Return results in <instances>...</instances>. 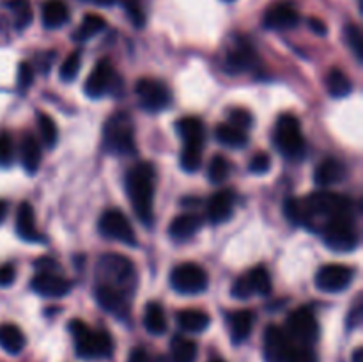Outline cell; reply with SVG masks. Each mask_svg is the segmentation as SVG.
Wrapping results in <instances>:
<instances>
[{"instance_id":"cell-40","label":"cell","mask_w":363,"mask_h":362,"mask_svg":"<svg viewBox=\"0 0 363 362\" xmlns=\"http://www.w3.org/2000/svg\"><path fill=\"white\" fill-rule=\"evenodd\" d=\"M82 67V55L80 52H73L71 55L66 57V60L62 62V66H60V78H62L64 82H71L77 78L78 71H80Z\"/></svg>"},{"instance_id":"cell-27","label":"cell","mask_w":363,"mask_h":362,"mask_svg":"<svg viewBox=\"0 0 363 362\" xmlns=\"http://www.w3.org/2000/svg\"><path fill=\"white\" fill-rule=\"evenodd\" d=\"M41 18L46 28H60L69 20V9L62 0H46L41 11Z\"/></svg>"},{"instance_id":"cell-49","label":"cell","mask_w":363,"mask_h":362,"mask_svg":"<svg viewBox=\"0 0 363 362\" xmlns=\"http://www.w3.org/2000/svg\"><path fill=\"white\" fill-rule=\"evenodd\" d=\"M362 319V307H360V298L357 300V305L353 307V311H351L350 318H347V325H350V329H354V327L360 323Z\"/></svg>"},{"instance_id":"cell-50","label":"cell","mask_w":363,"mask_h":362,"mask_svg":"<svg viewBox=\"0 0 363 362\" xmlns=\"http://www.w3.org/2000/svg\"><path fill=\"white\" fill-rule=\"evenodd\" d=\"M308 25H311V28L315 32V34H319V35L326 34L325 21H321L319 18H311V20H308Z\"/></svg>"},{"instance_id":"cell-52","label":"cell","mask_w":363,"mask_h":362,"mask_svg":"<svg viewBox=\"0 0 363 362\" xmlns=\"http://www.w3.org/2000/svg\"><path fill=\"white\" fill-rule=\"evenodd\" d=\"M362 357H363V350L362 348H357L353 353V362H362Z\"/></svg>"},{"instance_id":"cell-10","label":"cell","mask_w":363,"mask_h":362,"mask_svg":"<svg viewBox=\"0 0 363 362\" xmlns=\"http://www.w3.org/2000/svg\"><path fill=\"white\" fill-rule=\"evenodd\" d=\"M99 233L108 240L121 241L128 247H137V234L128 216L119 209H106L99 219Z\"/></svg>"},{"instance_id":"cell-11","label":"cell","mask_w":363,"mask_h":362,"mask_svg":"<svg viewBox=\"0 0 363 362\" xmlns=\"http://www.w3.org/2000/svg\"><path fill=\"white\" fill-rule=\"evenodd\" d=\"M138 103L145 112H160L172 103L170 89L155 78H140L135 85Z\"/></svg>"},{"instance_id":"cell-37","label":"cell","mask_w":363,"mask_h":362,"mask_svg":"<svg viewBox=\"0 0 363 362\" xmlns=\"http://www.w3.org/2000/svg\"><path fill=\"white\" fill-rule=\"evenodd\" d=\"M230 169H233V165H230V162L225 158V156L222 155L213 156V160L209 162V167H208L209 181L215 185L223 183V181H227V177L230 176Z\"/></svg>"},{"instance_id":"cell-21","label":"cell","mask_w":363,"mask_h":362,"mask_svg":"<svg viewBox=\"0 0 363 362\" xmlns=\"http://www.w3.org/2000/svg\"><path fill=\"white\" fill-rule=\"evenodd\" d=\"M259 57L255 53L254 46L248 43H240L234 46L227 55V67L236 73H243V71H250L257 66Z\"/></svg>"},{"instance_id":"cell-32","label":"cell","mask_w":363,"mask_h":362,"mask_svg":"<svg viewBox=\"0 0 363 362\" xmlns=\"http://www.w3.org/2000/svg\"><path fill=\"white\" fill-rule=\"evenodd\" d=\"M326 91L330 92L332 98H346L353 91V84H351L350 77L342 70L333 67L326 75Z\"/></svg>"},{"instance_id":"cell-45","label":"cell","mask_w":363,"mask_h":362,"mask_svg":"<svg viewBox=\"0 0 363 362\" xmlns=\"http://www.w3.org/2000/svg\"><path fill=\"white\" fill-rule=\"evenodd\" d=\"M286 362H318V357H315L314 351L311 350V346L294 344Z\"/></svg>"},{"instance_id":"cell-17","label":"cell","mask_w":363,"mask_h":362,"mask_svg":"<svg viewBox=\"0 0 363 362\" xmlns=\"http://www.w3.org/2000/svg\"><path fill=\"white\" fill-rule=\"evenodd\" d=\"M113 78H116V75H113L108 60H99L87 77V80H85V94L89 98H101L103 94H106L112 89Z\"/></svg>"},{"instance_id":"cell-39","label":"cell","mask_w":363,"mask_h":362,"mask_svg":"<svg viewBox=\"0 0 363 362\" xmlns=\"http://www.w3.org/2000/svg\"><path fill=\"white\" fill-rule=\"evenodd\" d=\"M344 39H346L347 46L351 48V52L354 53L358 60L362 62V57H363V38H362V31L358 25L354 23H347L344 27Z\"/></svg>"},{"instance_id":"cell-3","label":"cell","mask_w":363,"mask_h":362,"mask_svg":"<svg viewBox=\"0 0 363 362\" xmlns=\"http://www.w3.org/2000/svg\"><path fill=\"white\" fill-rule=\"evenodd\" d=\"M69 332L73 334L74 350L82 358H106L113 351V341L110 334L103 330H92L82 319H71Z\"/></svg>"},{"instance_id":"cell-9","label":"cell","mask_w":363,"mask_h":362,"mask_svg":"<svg viewBox=\"0 0 363 362\" xmlns=\"http://www.w3.org/2000/svg\"><path fill=\"white\" fill-rule=\"evenodd\" d=\"M170 286L181 295H199L208 287V273L197 263H183L170 273Z\"/></svg>"},{"instance_id":"cell-55","label":"cell","mask_w":363,"mask_h":362,"mask_svg":"<svg viewBox=\"0 0 363 362\" xmlns=\"http://www.w3.org/2000/svg\"><path fill=\"white\" fill-rule=\"evenodd\" d=\"M223 2H234V0H223Z\"/></svg>"},{"instance_id":"cell-20","label":"cell","mask_w":363,"mask_h":362,"mask_svg":"<svg viewBox=\"0 0 363 362\" xmlns=\"http://www.w3.org/2000/svg\"><path fill=\"white\" fill-rule=\"evenodd\" d=\"M177 131H179L181 138H183L184 149H195V151H202L204 148L206 130L204 124L199 117H183L177 121Z\"/></svg>"},{"instance_id":"cell-8","label":"cell","mask_w":363,"mask_h":362,"mask_svg":"<svg viewBox=\"0 0 363 362\" xmlns=\"http://www.w3.org/2000/svg\"><path fill=\"white\" fill-rule=\"evenodd\" d=\"M286 332L300 346H311L319 337L318 318L308 307L294 309L286 319Z\"/></svg>"},{"instance_id":"cell-30","label":"cell","mask_w":363,"mask_h":362,"mask_svg":"<svg viewBox=\"0 0 363 362\" xmlns=\"http://www.w3.org/2000/svg\"><path fill=\"white\" fill-rule=\"evenodd\" d=\"M144 327L152 336H162L167 330V316L162 304L158 302H149L144 311Z\"/></svg>"},{"instance_id":"cell-7","label":"cell","mask_w":363,"mask_h":362,"mask_svg":"<svg viewBox=\"0 0 363 362\" xmlns=\"http://www.w3.org/2000/svg\"><path fill=\"white\" fill-rule=\"evenodd\" d=\"M323 240L326 247L335 252H351L358 247V231L351 215L326 220L323 227Z\"/></svg>"},{"instance_id":"cell-26","label":"cell","mask_w":363,"mask_h":362,"mask_svg":"<svg viewBox=\"0 0 363 362\" xmlns=\"http://www.w3.org/2000/svg\"><path fill=\"white\" fill-rule=\"evenodd\" d=\"M176 322L184 332H204L211 323L208 312L201 311V309H183L176 314Z\"/></svg>"},{"instance_id":"cell-31","label":"cell","mask_w":363,"mask_h":362,"mask_svg":"<svg viewBox=\"0 0 363 362\" xmlns=\"http://www.w3.org/2000/svg\"><path fill=\"white\" fill-rule=\"evenodd\" d=\"M215 137L220 144L227 146V148L240 149L245 148L248 144V135L247 131L240 130V128L233 126V124H218L215 130Z\"/></svg>"},{"instance_id":"cell-44","label":"cell","mask_w":363,"mask_h":362,"mask_svg":"<svg viewBox=\"0 0 363 362\" xmlns=\"http://www.w3.org/2000/svg\"><path fill=\"white\" fill-rule=\"evenodd\" d=\"M124 7H126L128 16L133 21L135 27H144L145 14L144 11H142L140 0H124Z\"/></svg>"},{"instance_id":"cell-12","label":"cell","mask_w":363,"mask_h":362,"mask_svg":"<svg viewBox=\"0 0 363 362\" xmlns=\"http://www.w3.org/2000/svg\"><path fill=\"white\" fill-rule=\"evenodd\" d=\"M272 293V277L269 272L262 265L248 270L247 273L236 279L233 286V297L247 300L255 295H269Z\"/></svg>"},{"instance_id":"cell-25","label":"cell","mask_w":363,"mask_h":362,"mask_svg":"<svg viewBox=\"0 0 363 362\" xmlns=\"http://www.w3.org/2000/svg\"><path fill=\"white\" fill-rule=\"evenodd\" d=\"M21 165L28 174H35L41 165V146L32 133H25L20 146Z\"/></svg>"},{"instance_id":"cell-36","label":"cell","mask_w":363,"mask_h":362,"mask_svg":"<svg viewBox=\"0 0 363 362\" xmlns=\"http://www.w3.org/2000/svg\"><path fill=\"white\" fill-rule=\"evenodd\" d=\"M6 7H9L14 13V23H16L18 31L27 28L32 21V7L28 0H7Z\"/></svg>"},{"instance_id":"cell-14","label":"cell","mask_w":363,"mask_h":362,"mask_svg":"<svg viewBox=\"0 0 363 362\" xmlns=\"http://www.w3.org/2000/svg\"><path fill=\"white\" fill-rule=\"evenodd\" d=\"M293 346L294 343L282 327L269 325L266 329L264 344H262L266 362H286Z\"/></svg>"},{"instance_id":"cell-43","label":"cell","mask_w":363,"mask_h":362,"mask_svg":"<svg viewBox=\"0 0 363 362\" xmlns=\"http://www.w3.org/2000/svg\"><path fill=\"white\" fill-rule=\"evenodd\" d=\"M269 167H272V158H269L268 153L264 151L255 153V155L252 156L250 163H248V169L254 174H266L269 170Z\"/></svg>"},{"instance_id":"cell-35","label":"cell","mask_w":363,"mask_h":362,"mask_svg":"<svg viewBox=\"0 0 363 362\" xmlns=\"http://www.w3.org/2000/svg\"><path fill=\"white\" fill-rule=\"evenodd\" d=\"M105 27L106 21L103 20L99 14H87V16L84 18V21H82L80 27H78V31L73 34V38L77 39V41H87L92 35L99 34Z\"/></svg>"},{"instance_id":"cell-34","label":"cell","mask_w":363,"mask_h":362,"mask_svg":"<svg viewBox=\"0 0 363 362\" xmlns=\"http://www.w3.org/2000/svg\"><path fill=\"white\" fill-rule=\"evenodd\" d=\"M284 212H286V216L296 226H305L311 227L312 220L308 216L307 208L303 204V199H296V197H289L284 204Z\"/></svg>"},{"instance_id":"cell-53","label":"cell","mask_w":363,"mask_h":362,"mask_svg":"<svg viewBox=\"0 0 363 362\" xmlns=\"http://www.w3.org/2000/svg\"><path fill=\"white\" fill-rule=\"evenodd\" d=\"M96 4H99V6H112L113 2H116V0H94Z\"/></svg>"},{"instance_id":"cell-23","label":"cell","mask_w":363,"mask_h":362,"mask_svg":"<svg viewBox=\"0 0 363 362\" xmlns=\"http://www.w3.org/2000/svg\"><path fill=\"white\" fill-rule=\"evenodd\" d=\"M16 233L25 241H43L41 234L35 229V216L30 202L23 201L16 212Z\"/></svg>"},{"instance_id":"cell-51","label":"cell","mask_w":363,"mask_h":362,"mask_svg":"<svg viewBox=\"0 0 363 362\" xmlns=\"http://www.w3.org/2000/svg\"><path fill=\"white\" fill-rule=\"evenodd\" d=\"M7 216V202L4 201V199H0V224L6 220Z\"/></svg>"},{"instance_id":"cell-6","label":"cell","mask_w":363,"mask_h":362,"mask_svg":"<svg viewBox=\"0 0 363 362\" xmlns=\"http://www.w3.org/2000/svg\"><path fill=\"white\" fill-rule=\"evenodd\" d=\"M275 138L277 148L280 149L284 156L287 158H301L305 153V138L303 131H301L300 119L293 114H282V116L277 119L275 124Z\"/></svg>"},{"instance_id":"cell-22","label":"cell","mask_w":363,"mask_h":362,"mask_svg":"<svg viewBox=\"0 0 363 362\" xmlns=\"http://www.w3.org/2000/svg\"><path fill=\"white\" fill-rule=\"evenodd\" d=\"M344 177H346V167L335 158H325L314 170V181L323 188L342 183Z\"/></svg>"},{"instance_id":"cell-15","label":"cell","mask_w":363,"mask_h":362,"mask_svg":"<svg viewBox=\"0 0 363 362\" xmlns=\"http://www.w3.org/2000/svg\"><path fill=\"white\" fill-rule=\"evenodd\" d=\"M96 300L106 312L117 316V318H126L130 314L131 295L113 290V287L105 286V284H98L96 286Z\"/></svg>"},{"instance_id":"cell-18","label":"cell","mask_w":363,"mask_h":362,"mask_svg":"<svg viewBox=\"0 0 363 362\" xmlns=\"http://www.w3.org/2000/svg\"><path fill=\"white\" fill-rule=\"evenodd\" d=\"M30 287L35 291V293L43 295V297L60 298V297H66V295L69 293L73 284H71L67 279H64V277L57 275V273L39 272L38 275H34V279H32Z\"/></svg>"},{"instance_id":"cell-41","label":"cell","mask_w":363,"mask_h":362,"mask_svg":"<svg viewBox=\"0 0 363 362\" xmlns=\"http://www.w3.org/2000/svg\"><path fill=\"white\" fill-rule=\"evenodd\" d=\"M14 160L13 138L7 131H0V167H9Z\"/></svg>"},{"instance_id":"cell-54","label":"cell","mask_w":363,"mask_h":362,"mask_svg":"<svg viewBox=\"0 0 363 362\" xmlns=\"http://www.w3.org/2000/svg\"><path fill=\"white\" fill-rule=\"evenodd\" d=\"M211 362H225V361H222V358H213Z\"/></svg>"},{"instance_id":"cell-2","label":"cell","mask_w":363,"mask_h":362,"mask_svg":"<svg viewBox=\"0 0 363 362\" xmlns=\"http://www.w3.org/2000/svg\"><path fill=\"white\" fill-rule=\"evenodd\" d=\"M98 279L99 284L119 290L123 293L131 295L137 286V272L131 259L126 256L108 252L99 258L98 263Z\"/></svg>"},{"instance_id":"cell-38","label":"cell","mask_w":363,"mask_h":362,"mask_svg":"<svg viewBox=\"0 0 363 362\" xmlns=\"http://www.w3.org/2000/svg\"><path fill=\"white\" fill-rule=\"evenodd\" d=\"M38 128L39 135H41V141L45 142L46 148H53L57 144V138H59V130H57V124L48 114L39 112L38 114Z\"/></svg>"},{"instance_id":"cell-29","label":"cell","mask_w":363,"mask_h":362,"mask_svg":"<svg viewBox=\"0 0 363 362\" xmlns=\"http://www.w3.org/2000/svg\"><path fill=\"white\" fill-rule=\"evenodd\" d=\"M0 348L7 353L18 355L25 348V336L20 327L14 323H2L0 325Z\"/></svg>"},{"instance_id":"cell-47","label":"cell","mask_w":363,"mask_h":362,"mask_svg":"<svg viewBox=\"0 0 363 362\" xmlns=\"http://www.w3.org/2000/svg\"><path fill=\"white\" fill-rule=\"evenodd\" d=\"M16 279V270L13 265H0V287H7Z\"/></svg>"},{"instance_id":"cell-24","label":"cell","mask_w":363,"mask_h":362,"mask_svg":"<svg viewBox=\"0 0 363 362\" xmlns=\"http://www.w3.org/2000/svg\"><path fill=\"white\" fill-rule=\"evenodd\" d=\"M255 316L252 311H236L229 316V332L234 344H241L254 330Z\"/></svg>"},{"instance_id":"cell-13","label":"cell","mask_w":363,"mask_h":362,"mask_svg":"<svg viewBox=\"0 0 363 362\" xmlns=\"http://www.w3.org/2000/svg\"><path fill=\"white\" fill-rule=\"evenodd\" d=\"M353 277L354 270L351 266L330 263V265L321 266L315 273V287L325 293H340L351 286Z\"/></svg>"},{"instance_id":"cell-28","label":"cell","mask_w":363,"mask_h":362,"mask_svg":"<svg viewBox=\"0 0 363 362\" xmlns=\"http://www.w3.org/2000/svg\"><path fill=\"white\" fill-rule=\"evenodd\" d=\"M202 220L199 219L194 213H184V215L176 216V219L170 222L169 234L174 238V240H188V238L194 236L199 229H201Z\"/></svg>"},{"instance_id":"cell-46","label":"cell","mask_w":363,"mask_h":362,"mask_svg":"<svg viewBox=\"0 0 363 362\" xmlns=\"http://www.w3.org/2000/svg\"><path fill=\"white\" fill-rule=\"evenodd\" d=\"M32 80H34V70L28 62H21L20 67H18V85L21 89L30 87Z\"/></svg>"},{"instance_id":"cell-4","label":"cell","mask_w":363,"mask_h":362,"mask_svg":"<svg viewBox=\"0 0 363 362\" xmlns=\"http://www.w3.org/2000/svg\"><path fill=\"white\" fill-rule=\"evenodd\" d=\"M103 146L112 155H133L135 130L133 121L128 114H116L110 117L103 130Z\"/></svg>"},{"instance_id":"cell-19","label":"cell","mask_w":363,"mask_h":362,"mask_svg":"<svg viewBox=\"0 0 363 362\" xmlns=\"http://www.w3.org/2000/svg\"><path fill=\"white\" fill-rule=\"evenodd\" d=\"M234 202H236V195L230 188H223V190L216 192L208 202V209H206V216L211 224H222L229 220L234 213Z\"/></svg>"},{"instance_id":"cell-16","label":"cell","mask_w":363,"mask_h":362,"mask_svg":"<svg viewBox=\"0 0 363 362\" xmlns=\"http://www.w3.org/2000/svg\"><path fill=\"white\" fill-rule=\"evenodd\" d=\"M298 21H300V14H298L296 7L289 2H279L273 4L266 11L262 23L269 31H287V28L296 27Z\"/></svg>"},{"instance_id":"cell-5","label":"cell","mask_w":363,"mask_h":362,"mask_svg":"<svg viewBox=\"0 0 363 362\" xmlns=\"http://www.w3.org/2000/svg\"><path fill=\"white\" fill-rule=\"evenodd\" d=\"M303 204L307 208L308 216H311L312 224L315 219L332 220L335 216L351 215V201L342 194H335L330 190H319L314 194L307 195L303 199Z\"/></svg>"},{"instance_id":"cell-48","label":"cell","mask_w":363,"mask_h":362,"mask_svg":"<svg viewBox=\"0 0 363 362\" xmlns=\"http://www.w3.org/2000/svg\"><path fill=\"white\" fill-rule=\"evenodd\" d=\"M128 362H151V357H149V353L144 348H133Z\"/></svg>"},{"instance_id":"cell-1","label":"cell","mask_w":363,"mask_h":362,"mask_svg":"<svg viewBox=\"0 0 363 362\" xmlns=\"http://www.w3.org/2000/svg\"><path fill=\"white\" fill-rule=\"evenodd\" d=\"M155 167L140 162L126 174V194L135 215L144 226H152L155 220Z\"/></svg>"},{"instance_id":"cell-42","label":"cell","mask_w":363,"mask_h":362,"mask_svg":"<svg viewBox=\"0 0 363 362\" xmlns=\"http://www.w3.org/2000/svg\"><path fill=\"white\" fill-rule=\"evenodd\" d=\"M252 121H254V117H252V114L248 112V110L245 109H233L229 114V124H233V126L240 128V130L247 131L248 128L252 126Z\"/></svg>"},{"instance_id":"cell-33","label":"cell","mask_w":363,"mask_h":362,"mask_svg":"<svg viewBox=\"0 0 363 362\" xmlns=\"http://www.w3.org/2000/svg\"><path fill=\"white\" fill-rule=\"evenodd\" d=\"M174 362H195L197 358V343L194 339H188L184 336H174L170 343Z\"/></svg>"}]
</instances>
